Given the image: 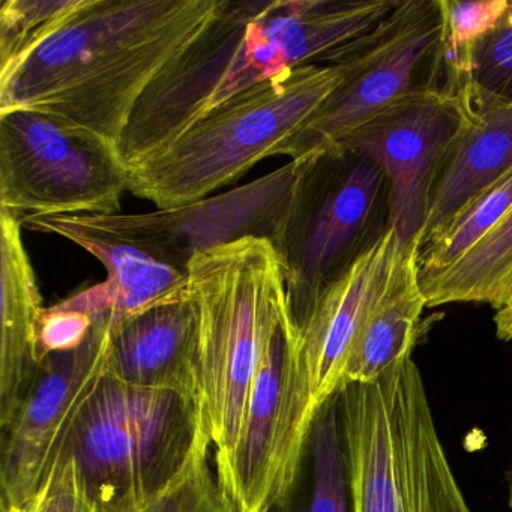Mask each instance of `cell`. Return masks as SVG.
Instances as JSON below:
<instances>
[{
  "label": "cell",
  "instance_id": "1",
  "mask_svg": "<svg viewBox=\"0 0 512 512\" xmlns=\"http://www.w3.org/2000/svg\"><path fill=\"white\" fill-rule=\"evenodd\" d=\"M398 0H220L205 28L160 71L118 143L127 167L170 145L260 83L332 56L376 29Z\"/></svg>",
  "mask_w": 512,
  "mask_h": 512
},
{
  "label": "cell",
  "instance_id": "2",
  "mask_svg": "<svg viewBox=\"0 0 512 512\" xmlns=\"http://www.w3.org/2000/svg\"><path fill=\"white\" fill-rule=\"evenodd\" d=\"M220 0H85L43 46L0 73V112L29 109L118 146L160 71Z\"/></svg>",
  "mask_w": 512,
  "mask_h": 512
},
{
  "label": "cell",
  "instance_id": "3",
  "mask_svg": "<svg viewBox=\"0 0 512 512\" xmlns=\"http://www.w3.org/2000/svg\"><path fill=\"white\" fill-rule=\"evenodd\" d=\"M199 316V403L215 464L232 455L251 388L289 317L283 263L269 239L245 238L188 265Z\"/></svg>",
  "mask_w": 512,
  "mask_h": 512
},
{
  "label": "cell",
  "instance_id": "4",
  "mask_svg": "<svg viewBox=\"0 0 512 512\" xmlns=\"http://www.w3.org/2000/svg\"><path fill=\"white\" fill-rule=\"evenodd\" d=\"M209 446L199 398L104 373L59 457L73 458L101 512H139Z\"/></svg>",
  "mask_w": 512,
  "mask_h": 512
},
{
  "label": "cell",
  "instance_id": "5",
  "mask_svg": "<svg viewBox=\"0 0 512 512\" xmlns=\"http://www.w3.org/2000/svg\"><path fill=\"white\" fill-rule=\"evenodd\" d=\"M335 67L299 68L235 95L136 166L128 191L158 209L179 208L233 184L275 157L340 85Z\"/></svg>",
  "mask_w": 512,
  "mask_h": 512
},
{
  "label": "cell",
  "instance_id": "6",
  "mask_svg": "<svg viewBox=\"0 0 512 512\" xmlns=\"http://www.w3.org/2000/svg\"><path fill=\"white\" fill-rule=\"evenodd\" d=\"M355 512H472L413 356L341 389Z\"/></svg>",
  "mask_w": 512,
  "mask_h": 512
},
{
  "label": "cell",
  "instance_id": "7",
  "mask_svg": "<svg viewBox=\"0 0 512 512\" xmlns=\"http://www.w3.org/2000/svg\"><path fill=\"white\" fill-rule=\"evenodd\" d=\"M298 163L274 247L290 322L301 334L325 290L394 226L388 176L371 158L332 146Z\"/></svg>",
  "mask_w": 512,
  "mask_h": 512
},
{
  "label": "cell",
  "instance_id": "8",
  "mask_svg": "<svg viewBox=\"0 0 512 512\" xmlns=\"http://www.w3.org/2000/svg\"><path fill=\"white\" fill-rule=\"evenodd\" d=\"M443 40L442 0H398L376 29L332 56L340 85L277 155L301 160L404 98L449 92Z\"/></svg>",
  "mask_w": 512,
  "mask_h": 512
},
{
  "label": "cell",
  "instance_id": "9",
  "mask_svg": "<svg viewBox=\"0 0 512 512\" xmlns=\"http://www.w3.org/2000/svg\"><path fill=\"white\" fill-rule=\"evenodd\" d=\"M130 188L118 146L47 113L0 112V209L26 215H116Z\"/></svg>",
  "mask_w": 512,
  "mask_h": 512
},
{
  "label": "cell",
  "instance_id": "10",
  "mask_svg": "<svg viewBox=\"0 0 512 512\" xmlns=\"http://www.w3.org/2000/svg\"><path fill=\"white\" fill-rule=\"evenodd\" d=\"M316 407L286 317L272 338L248 398L232 455L217 478L235 512H271L292 484Z\"/></svg>",
  "mask_w": 512,
  "mask_h": 512
},
{
  "label": "cell",
  "instance_id": "11",
  "mask_svg": "<svg viewBox=\"0 0 512 512\" xmlns=\"http://www.w3.org/2000/svg\"><path fill=\"white\" fill-rule=\"evenodd\" d=\"M112 313L79 349L46 356L14 418L2 428V511L25 505L46 481L83 404L106 373Z\"/></svg>",
  "mask_w": 512,
  "mask_h": 512
},
{
  "label": "cell",
  "instance_id": "12",
  "mask_svg": "<svg viewBox=\"0 0 512 512\" xmlns=\"http://www.w3.org/2000/svg\"><path fill=\"white\" fill-rule=\"evenodd\" d=\"M470 119L467 95L428 92L392 104L335 145L382 167L391 185L392 226L407 247L418 248L437 176Z\"/></svg>",
  "mask_w": 512,
  "mask_h": 512
},
{
  "label": "cell",
  "instance_id": "13",
  "mask_svg": "<svg viewBox=\"0 0 512 512\" xmlns=\"http://www.w3.org/2000/svg\"><path fill=\"white\" fill-rule=\"evenodd\" d=\"M298 161L230 193L149 214L82 215L89 223L188 271L194 257L245 238L280 235L298 175Z\"/></svg>",
  "mask_w": 512,
  "mask_h": 512
},
{
  "label": "cell",
  "instance_id": "14",
  "mask_svg": "<svg viewBox=\"0 0 512 512\" xmlns=\"http://www.w3.org/2000/svg\"><path fill=\"white\" fill-rule=\"evenodd\" d=\"M406 247L391 227L325 290L310 322L298 334L299 361L316 410L343 389L344 368L356 335L388 289Z\"/></svg>",
  "mask_w": 512,
  "mask_h": 512
},
{
  "label": "cell",
  "instance_id": "15",
  "mask_svg": "<svg viewBox=\"0 0 512 512\" xmlns=\"http://www.w3.org/2000/svg\"><path fill=\"white\" fill-rule=\"evenodd\" d=\"M26 229L52 233L88 251L103 263L106 281L65 299L70 307L98 317L124 320L187 295L188 271L89 223L82 215H26Z\"/></svg>",
  "mask_w": 512,
  "mask_h": 512
},
{
  "label": "cell",
  "instance_id": "16",
  "mask_svg": "<svg viewBox=\"0 0 512 512\" xmlns=\"http://www.w3.org/2000/svg\"><path fill=\"white\" fill-rule=\"evenodd\" d=\"M106 374L199 398V316L188 290L128 319L112 316Z\"/></svg>",
  "mask_w": 512,
  "mask_h": 512
},
{
  "label": "cell",
  "instance_id": "17",
  "mask_svg": "<svg viewBox=\"0 0 512 512\" xmlns=\"http://www.w3.org/2000/svg\"><path fill=\"white\" fill-rule=\"evenodd\" d=\"M22 220L0 209V427L16 415L38 370L35 332L40 290L22 236Z\"/></svg>",
  "mask_w": 512,
  "mask_h": 512
},
{
  "label": "cell",
  "instance_id": "18",
  "mask_svg": "<svg viewBox=\"0 0 512 512\" xmlns=\"http://www.w3.org/2000/svg\"><path fill=\"white\" fill-rule=\"evenodd\" d=\"M469 101L472 119L437 176L418 248L436 238L470 200L512 169V106Z\"/></svg>",
  "mask_w": 512,
  "mask_h": 512
},
{
  "label": "cell",
  "instance_id": "19",
  "mask_svg": "<svg viewBox=\"0 0 512 512\" xmlns=\"http://www.w3.org/2000/svg\"><path fill=\"white\" fill-rule=\"evenodd\" d=\"M418 248L406 247L388 289L356 335L343 374V388L371 383L397 362L413 355L427 308L419 284Z\"/></svg>",
  "mask_w": 512,
  "mask_h": 512
},
{
  "label": "cell",
  "instance_id": "20",
  "mask_svg": "<svg viewBox=\"0 0 512 512\" xmlns=\"http://www.w3.org/2000/svg\"><path fill=\"white\" fill-rule=\"evenodd\" d=\"M271 512H355L341 391L314 413L295 478Z\"/></svg>",
  "mask_w": 512,
  "mask_h": 512
},
{
  "label": "cell",
  "instance_id": "21",
  "mask_svg": "<svg viewBox=\"0 0 512 512\" xmlns=\"http://www.w3.org/2000/svg\"><path fill=\"white\" fill-rule=\"evenodd\" d=\"M427 308L446 304H512V208L463 257L445 271L421 278Z\"/></svg>",
  "mask_w": 512,
  "mask_h": 512
},
{
  "label": "cell",
  "instance_id": "22",
  "mask_svg": "<svg viewBox=\"0 0 512 512\" xmlns=\"http://www.w3.org/2000/svg\"><path fill=\"white\" fill-rule=\"evenodd\" d=\"M512 208V169L470 200L454 220L418 248L419 280L445 271L475 247Z\"/></svg>",
  "mask_w": 512,
  "mask_h": 512
},
{
  "label": "cell",
  "instance_id": "23",
  "mask_svg": "<svg viewBox=\"0 0 512 512\" xmlns=\"http://www.w3.org/2000/svg\"><path fill=\"white\" fill-rule=\"evenodd\" d=\"M85 0H5L0 8V73L11 70L58 32Z\"/></svg>",
  "mask_w": 512,
  "mask_h": 512
},
{
  "label": "cell",
  "instance_id": "24",
  "mask_svg": "<svg viewBox=\"0 0 512 512\" xmlns=\"http://www.w3.org/2000/svg\"><path fill=\"white\" fill-rule=\"evenodd\" d=\"M508 7L509 0H442L443 43L451 94L460 95L466 88L476 50L499 25Z\"/></svg>",
  "mask_w": 512,
  "mask_h": 512
},
{
  "label": "cell",
  "instance_id": "25",
  "mask_svg": "<svg viewBox=\"0 0 512 512\" xmlns=\"http://www.w3.org/2000/svg\"><path fill=\"white\" fill-rule=\"evenodd\" d=\"M461 94L512 106V0L499 25L476 50L469 83Z\"/></svg>",
  "mask_w": 512,
  "mask_h": 512
},
{
  "label": "cell",
  "instance_id": "26",
  "mask_svg": "<svg viewBox=\"0 0 512 512\" xmlns=\"http://www.w3.org/2000/svg\"><path fill=\"white\" fill-rule=\"evenodd\" d=\"M139 512H235L209 464V449L200 452L181 478Z\"/></svg>",
  "mask_w": 512,
  "mask_h": 512
},
{
  "label": "cell",
  "instance_id": "27",
  "mask_svg": "<svg viewBox=\"0 0 512 512\" xmlns=\"http://www.w3.org/2000/svg\"><path fill=\"white\" fill-rule=\"evenodd\" d=\"M2 512H101L86 491L73 458L55 461L40 490L19 508Z\"/></svg>",
  "mask_w": 512,
  "mask_h": 512
},
{
  "label": "cell",
  "instance_id": "28",
  "mask_svg": "<svg viewBox=\"0 0 512 512\" xmlns=\"http://www.w3.org/2000/svg\"><path fill=\"white\" fill-rule=\"evenodd\" d=\"M95 320L97 317L68 307L64 301L43 308L38 314L35 332L38 364L46 356L71 352L83 346L94 329Z\"/></svg>",
  "mask_w": 512,
  "mask_h": 512
},
{
  "label": "cell",
  "instance_id": "29",
  "mask_svg": "<svg viewBox=\"0 0 512 512\" xmlns=\"http://www.w3.org/2000/svg\"><path fill=\"white\" fill-rule=\"evenodd\" d=\"M497 338L512 343V304L494 314Z\"/></svg>",
  "mask_w": 512,
  "mask_h": 512
},
{
  "label": "cell",
  "instance_id": "30",
  "mask_svg": "<svg viewBox=\"0 0 512 512\" xmlns=\"http://www.w3.org/2000/svg\"><path fill=\"white\" fill-rule=\"evenodd\" d=\"M509 505L512 508V478H511V488H509Z\"/></svg>",
  "mask_w": 512,
  "mask_h": 512
}]
</instances>
